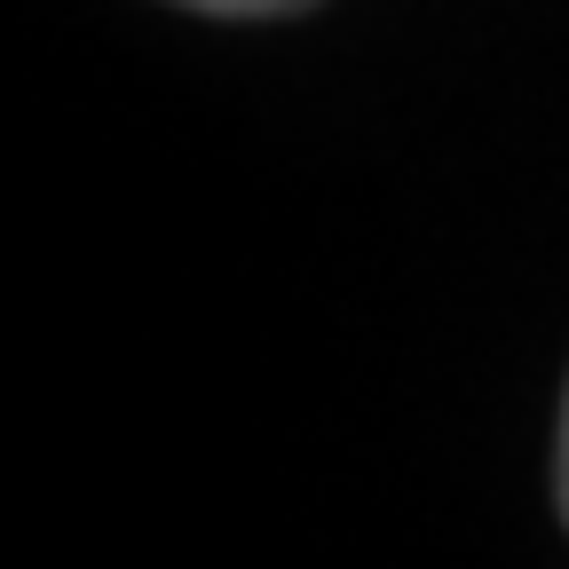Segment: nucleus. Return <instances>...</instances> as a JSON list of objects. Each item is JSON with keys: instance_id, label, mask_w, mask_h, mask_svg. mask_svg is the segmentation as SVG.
Here are the masks:
<instances>
[{"instance_id": "obj_1", "label": "nucleus", "mask_w": 569, "mask_h": 569, "mask_svg": "<svg viewBox=\"0 0 569 569\" xmlns=\"http://www.w3.org/2000/svg\"><path fill=\"white\" fill-rule=\"evenodd\" d=\"M174 9H198V17H301L317 0H174Z\"/></svg>"}, {"instance_id": "obj_2", "label": "nucleus", "mask_w": 569, "mask_h": 569, "mask_svg": "<svg viewBox=\"0 0 569 569\" xmlns=\"http://www.w3.org/2000/svg\"><path fill=\"white\" fill-rule=\"evenodd\" d=\"M553 498H561V522H569V396H561V443H553Z\"/></svg>"}]
</instances>
